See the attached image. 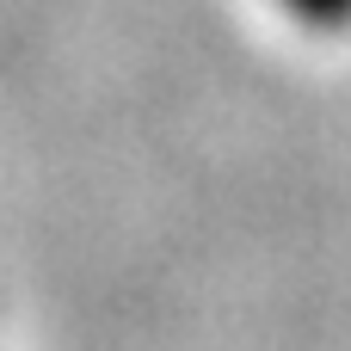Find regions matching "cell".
Returning <instances> with one entry per match:
<instances>
[{
	"label": "cell",
	"instance_id": "cell-1",
	"mask_svg": "<svg viewBox=\"0 0 351 351\" xmlns=\"http://www.w3.org/2000/svg\"><path fill=\"white\" fill-rule=\"evenodd\" d=\"M302 19H315V25H339V19H351V0H290Z\"/></svg>",
	"mask_w": 351,
	"mask_h": 351
}]
</instances>
